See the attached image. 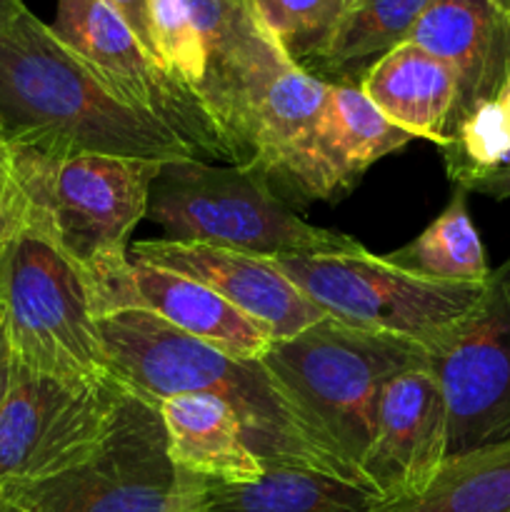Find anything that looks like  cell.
Instances as JSON below:
<instances>
[{"mask_svg":"<svg viewBox=\"0 0 510 512\" xmlns=\"http://www.w3.org/2000/svg\"><path fill=\"white\" fill-rule=\"evenodd\" d=\"M445 168L455 185L510 165V120L500 100L478 105L445 145Z\"/></svg>","mask_w":510,"mask_h":512,"instance_id":"d4e9b609","label":"cell"},{"mask_svg":"<svg viewBox=\"0 0 510 512\" xmlns=\"http://www.w3.org/2000/svg\"><path fill=\"white\" fill-rule=\"evenodd\" d=\"M20 225H23V200L10 168L8 148L0 145V248L18 233Z\"/></svg>","mask_w":510,"mask_h":512,"instance_id":"4316f807","label":"cell"},{"mask_svg":"<svg viewBox=\"0 0 510 512\" xmlns=\"http://www.w3.org/2000/svg\"><path fill=\"white\" fill-rule=\"evenodd\" d=\"M8 375H10V365L8 363L0 365V400H3L5 390H8ZM0 512H25V510H20L18 505L5 495V490L0 488Z\"/></svg>","mask_w":510,"mask_h":512,"instance_id":"f546056e","label":"cell"},{"mask_svg":"<svg viewBox=\"0 0 510 512\" xmlns=\"http://www.w3.org/2000/svg\"><path fill=\"white\" fill-rule=\"evenodd\" d=\"M0 145H3V143H0Z\"/></svg>","mask_w":510,"mask_h":512,"instance_id":"d590c367","label":"cell"},{"mask_svg":"<svg viewBox=\"0 0 510 512\" xmlns=\"http://www.w3.org/2000/svg\"><path fill=\"white\" fill-rule=\"evenodd\" d=\"M8 365L0 400V488L45 480L80 463L108 433L128 393L113 375L65 380Z\"/></svg>","mask_w":510,"mask_h":512,"instance_id":"9c48e42d","label":"cell"},{"mask_svg":"<svg viewBox=\"0 0 510 512\" xmlns=\"http://www.w3.org/2000/svg\"><path fill=\"white\" fill-rule=\"evenodd\" d=\"M158 408L168 433L170 458L185 473L218 485H250L268 470L225 400L185 393L160 400Z\"/></svg>","mask_w":510,"mask_h":512,"instance_id":"ac0fdd59","label":"cell"},{"mask_svg":"<svg viewBox=\"0 0 510 512\" xmlns=\"http://www.w3.org/2000/svg\"><path fill=\"white\" fill-rule=\"evenodd\" d=\"M370 512H510V440L448 458L423 493Z\"/></svg>","mask_w":510,"mask_h":512,"instance_id":"44dd1931","label":"cell"},{"mask_svg":"<svg viewBox=\"0 0 510 512\" xmlns=\"http://www.w3.org/2000/svg\"><path fill=\"white\" fill-rule=\"evenodd\" d=\"M265 30L300 68L318 63L338 33L350 0H253Z\"/></svg>","mask_w":510,"mask_h":512,"instance_id":"cb8c5ba5","label":"cell"},{"mask_svg":"<svg viewBox=\"0 0 510 512\" xmlns=\"http://www.w3.org/2000/svg\"><path fill=\"white\" fill-rule=\"evenodd\" d=\"M148 218L165 240L215 245L258 258L348 255L363 245L338 230L305 223L273 190L268 175L200 158L160 165Z\"/></svg>","mask_w":510,"mask_h":512,"instance_id":"5b68a950","label":"cell"},{"mask_svg":"<svg viewBox=\"0 0 510 512\" xmlns=\"http://www.w3.org/2000/svg\"><path fill=\"white\" fill-rule=\"evenodd\" d=\"M408 40L453 70L458 83L453 140L458 125L478 105L498 98L508 80L510 15L495 0H430Z\"/></svg>","mask_w":510,"mask_h":512,"instance_id":"2e32d148","label":"cell"},{"mask_svg":"<svg viewBox=\"0 0 510 512\" xmlns=\"http://www.w3.org/2000/svg\"><path fill=\"white\" fill-rule=\"evenodd\" d=\"M23 200V225L55 245L90 283L100 318L125 308L128 238L148 215L155 160L40 153L5 145Z\"/></svg>","mask_w":510,"mask_h":512,"instance_id":"3957f363","label":"cell"},{"mask_svg":"<svg viewBox=\"0 0 510 512\" xmlns=\"http://www.w3.org/2000/svg\"><path fill=\"white\" fill-rule=\"evenodd\" d=\"M498 100H500V105H503L505 115H508V120H510V75H508V80H505L503 90H500Z\"/></svg>","mask_w":510,"mask_h":512,"instance_id":"1f68e13d","label":"cell"},{"mask_svg":"<svg viewBox=\"0 0 510 512\" xmlns=\"http://www.w3.org/2000/svg\"><path fill=\"white\" fill-rule=\"evenodd\" d=\"M370 490L308 468L268 465L250 485H210L205 512H370Z\"/></svg>","mask_w":510,"mask_h":512,"instance_id":"ffe728a7","label":"cell"},{"mask_svg":"<svg viewBox=\"0 0 510 512\" xmlns=\"http://www.w3.org/2000/svg\"><path fill=\"white\" fill-rule=\"evenodd\" d=\"M130 258L208 285L248 318L263 323L275 340L298 335L328 318L268 258L165 238L138 240L130 248Z\"/></svg>","mask_w":510,"mask_h":512,"instance_id":"4fadbf2b","label":"cell"},{"mask_svg":"<svg viewBox=\"0 0 510 512\" xmlns=\"http://www.w3.org/2000/svg\"><path fill=\"white\" fill-rule=\"evenodd\" d=\"M410 140L413 135L390 123L360 85L330 83L285 190L303 200H340L370 165Z\"/></svg>","mask_w":510,"mask_h":512,"instance_id":"9a60e30c","label":"cell"},{"mask_svg":"<svg viewBox=\"0 0 510 512\" xmlns=\"http://www.w3.org/2000/svg\"><path fill=\"white\" fill-rule=\"evenodd\" d=\"M460 188L468 190V193H480L488 195L495 200H508L510 198V165H503L498 170H490V173L475 175V178L460 183Z\"/></svg>","mask_w":510,"mask_h":512,"instance_id":"f1b7e54d","label":"cell"},{"mask_svg":"<svg viewBox=\"0 0 510 512\" xmlns=\"http://www.w3.org/2000/svg\"><path fill=\"white\" fill-rule=\"evenodd\" d=\"M100 338L110 375L133 393L155 403L185 393L213 395L235 410L250 448L265 465L345 480L260 360L233 358L140 308L103 315Z\"/></svg>","mask_w":510,"mask_h":512,"instance_id":"7a4b0ae2","label":"cell"},{"mask_svg":"<svg viewBox=\"0 0 510 512\" xmlns=\"http://www.w3.org/2000/svg\"><path fill=\"white\" fill-rule=\"evenodd\" d=\"M210 485L173 463L158 403L128 388L90 455L63 473L3 490L25 512H205Z\"/></svg>","mask_w":510,"mask_h":512,"instance_id":"8992f818","label":"cell"},{"mask_svg":"<svg viewBox=\"0 0 510 512\" xmlns=\"http://www.w3.org/2000/svg\"><path fill=\"white\" fill-rule=\"evenodd\" d=\"M125 308L148 310L190 338L238 360H260L275 340L263 323L248 318L208 285L135 258H130Z\"/></svg>","mask_w":510,"mask_h":512,"instance_id":"e0dca14e","label":"cell"},{"mask_svg":"<svg viewBox=\"0 0 510 512\" xmlns=\"http://www.w3.org/2000/svg\"><path fill=\"white\" fill-rule=\"evenodd\" d=\"M8 363V343H5V330H3V318H0V365Z\"/></svg>","mask_w":510,"mask_h":512,"instance_id":"d6a6232c","label":"cell"},{"mask_svg":"<svg viewBox=\"0 0 510 512\" xmlns=\"http://www.w3.org/2000/svg\"><path fill=\"white\" fill-rule=\"evenodd\" d=\"M425 360L428 350L413 340L325 318L298 335L273 340L260 363L340 475L363 488L360 465L383 388Z\"/></svg>","mask_w":510,"mask_h":512,"instance_id":"277c9868","label":"cell"},{"mask_svg":"<svg viewBox=\"0 0 510 512\" xmlns=\"http://www.w3.org/2000/svg\"><path fill=\"white\" fill-rule=\"evenodd\" d=\"M508 273H510V260H508Z\"/></svg>","mask_w":510,"mask_h":512,"instance_id":"e575fe53","label":"cell"},{"mask_svg":"<svg viewBox=\"0 0 510 512\" xmlns=\"http://www.w3.org/2000/svg\"><path fill=\"white\" fill-rule=\"evenodd\" d=\"M185 3L205 50V78L198 88V98L228 148V130L235 118L293 60L265 30L253 0Z\"/></svg>","mask_w":510,"mask_h":512,"instance_id":"5bb4252c","label":"cell"},{"mask_svg":"<svg viewBox=\"0 0 510 512\" xmlns=\"http://www.w3.org/2000/svg\"><path fill=\"white\" fill-rule=\"evenodd\" d=\"M430 0H350V8L318 58V68L338 78L335 83L355 85L365 70L410 38Z\"/></svg>","mask_w":510,"mask_h":512,"instance_id":"7402d4cb","label":"cell"},{"mask_svg":"<svg viewBox=\"0 0 510 512\" xmlns=\"http://www.w3.org/2000/svg\"><path fill=\"white\" fill-rule=\"evenodd\" d=\"M468 190L455 185L443 213L408 245L385 255L398 268L440 283H485L490 275L485 248L470 220Z\"/></svg>","mask_w":510,"mask_h":512,"instance_id":"603a6c76","label":"cell"},{"mask_svg":"<svg viewBox=\"0 0 510 512\" xmlns=\"http://www.w3.org/2000/svg\"><path fill=\"white\" fill-rule=\"evenodd\" d=\"M150 30L163 68L198 95L205 78V50L185 0H148Z\"/></svg>","mask_w":510,"mask_h":512,"instance_id":"484cf974","label":"cell"},{"mask_svg":"<svg viewBox=\"0 0 510 512\" xmlns=\"http://www.w3.org/2000/svg\"><path fill=\"white\" fill-rule=\"evenodd\" d=\"M50 28L120 100L168 123L198 155L230 160L223 135L198 95L145 50L103 0H58Z\"/></svg>","mask_w":510,"mask_h":512,"instance_id":"8fae6325","label":"cell"},{"mask_svg":"<svg viewBox=\"0 0 510 512\" xmlns=\"http://www.w3.org/2000/svg\"><path fill=\"white\" fill-rule=\"evenodd\" d=\"M448 413V458L510 440V273L490 270L480 303L428 348Z\"/></svg>","mask_w":510,"mask_h":512,"instance_id":"30bf717a","label":"cell"},{"mask_svg":"<svg viewBox=\"0 0 510 512\" xmlns=\"http://www.w3.org/2000/svg\"><path fill=\"white\" fill-rule=\"evenodd\" d=\"M448 460V413L428 360L395 375L380 395L373 438L360 465L380 503L418 495Z\"/></svg>","mask_w":510,"mask_h":512,"instance_id":"7c38bea8","label":"cell"},{"mask_svg":"<svg viewBox=\"0 0 510 512\" xmlns=\"http://www.w3.org/2000/svg\"><path fill=\"white\" fill-rule=\"evenodd\" d=\"M23 8H25L23 0H0V33L8 28L10 20H13Z\"/></svg>","mask_w":510,"mask_h":512,"instance_id":"4dcf8cb0","label":"cell"},{"mask_svg":"<svg viewBox=\"0 0 510 512\" xmlns=\"http://www.w3.org/2000/svg\"><path fill=\"white\" fill-rule=\"evenodd\" d=\"M103 3L108 5V8H113L115 13L128 23V28L133 30L135 38H138L140 43H143V48L160 63L158 48H155V40H153V30H150L148 0H103Z\"/></svg>","mask_w":510,"mask_h":512,"instance_id":"83f0119b","label":"cell"},{"mask_svg":"<svg viewBox=\"0 0 510 512\" xmlns=\"http://www.w3.org/2000/svg\"><path fill=\"white\" fill-rule=\"evenodd\" d=\"M0 318L18 368L65 380L110 375L93 288L28 225L0 248Z\"/></svg>","mask_w":510,"mask_h":512,"instance_id":"52a82bcc","label":"cell"},{"mask_svg":"<svg viewBox=\"0 0 510 512\" xmlns=\"http://www.w3.org/2000/svg\"><path fill=\"white\" fill-rule=\"evenodd\" d=\"M0 143L155 163L200 158L168 123L120 100L28 8L0 33Z\"/></svg>","mask_w":510,"mask_h":512,"instance_id":"6da1fadb","label":"cell"},{"mask_svg":"<svg viewBox=\"0 0 510 512\" xmlns=\"http://www.w3.org/2000/svg\"><path fill=\"white\" fill-rule=\"evenodd\" d=\"M495 5H498L505 15H510V0H495Z\"/></svg>","mask_w":510,"mask_h":512,"instance_id":"836d02e7","label":"cell"},{"mask_svg":"<svg viewBox=\"0 0 510 512\" xmlns=\"http://www.w3.org/2000/svg\"><path fill=\"white\" fill-rule=\"evenodd\" d=\"M328 318L413 340L425 350L483 298L485 283H440L368 250L320 258H268Z\"/></svg>","mask_w":510,"mask_h":512,"instance_id":"ba28073f","label":"cell"},{"mask_svg":"<svg viewBox=\"0 0 510 512\" xmlns=\"http://www.w3.org/2000/svg\"><path fill=\"white\" fill-rule=\"evenodd\" d=\"M358 85L400 130L440 148L448 145L458 83L443 60L405 40L375 60Z\"/></svg>","mask_w":510,"mask_h":512,"instance_id":"d6986e66","label":"cell"}]
</instances>
